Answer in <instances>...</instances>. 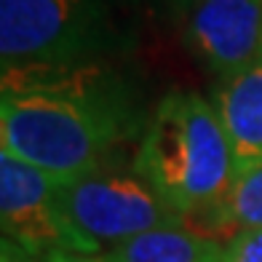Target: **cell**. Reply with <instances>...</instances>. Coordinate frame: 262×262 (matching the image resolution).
I'll list each match as a JSON object with an SVG mask.
<instances>
[{
  "label": "cell",
  "instance_id": "277c9868",
  "mask_svg": "<svg viewBox=\"0 0 262 262\" xmlns=\"http://www.w3.org/2000/svg\"><path fill=\"white\" fill-rule=\"evenodd\" d=\"M59 198L70 222L107 249L150 230L187 225L182 214H177L134 169V163L128 166L123 158L59 182Z\"/></svg>",
  "mask_w": 262,
  "mask_h": 262
},
{
  "label": "cell",
  "instance_id": "6da1fadb",
  "mask_svg": "<svg viewBox=\"0 0 262 262\" xmlns=\"http://www.w3.org/2000/svg\"><path fill=\"white\" fill-rule=\"evenodd\" d=\"M113 64L16 78L0 94L3 150L54 180H75L121 158L147 118L128 80Z\"/></svg>",
  "mask_w": 262,
  "mask_h": 262
},
{
  "label": "cell",
  "instance_id": "7a4b0ae2",
  "mask_svg": "<svg viewBox=\"0 0 262 262\" xmlns=\"http://www.w3.org/2000/svg\"><path fill=\"white\" fill-rule=\"evenodd\" d=\"M137 38V0H0L3 83L121 62Z\"/></svg>",
  "mask_w": 262,
  "mask_h": 262
},
{
  "label": "cell",
  "instance_id": "ba28073f",
  "mask_svg": "<svg viewBox=\"0 0 262 262\" xmlns=\"http://www.w3.org/2000/svg\"><path fill=\"white\" fill-rule=\"evenodd\" d=\"M104 254L107 262H225V244L182 225L142 233Z\"/></svg>",
  "mask_w": 262,
  "mask_h": 262
},
{
  "label": "cell",
  "instance_id": "52a82bcc",
  "mask_svg": "<svg viewBox=\"0 0 262 262\" xmlns=\"http://www.w3.org/2000/svg\"><path fill=\"white\" fill-rule=\"evenodd\" d=\"M209 102L228 134L235 174L262 166V56L217 78Z\"/></svg>",
  "mask_w": 262,
  "mask_h": 262
},
{
  "label": "cell",
  "instance_id": "9c48e42d",
  "mask_svg": "<svg viewBox=\"0 0 262 262\" xmlns=\"http://www.w3.org/2000/svg\"><path fill=\"white\" fill-rule=\"evenodd\" d=\"M201 225L209 230H228L230 238L235 233L262 230V166L235 174L228 193L201 220Z\"/></svg>",
  "mask_w": 262,
  "mask_h": 262
},
{
  "label": "cell",
  "instance_id": "8fae6325",
  "mask_svg": "<svg viewBox=\"0 0 262 262\" xmlns=\"http://www.w3.org/2000/svg\"><path fill=\"white\" fill-rule=\"evenodd\" d=\"M156 3L163 6L171 16L185 19V16H187V11H190V6H193V0H156Z\"/></svg>",
  "mask_w": 262,
  "mask_h": 262
},
{
  "label": "cell",
  "instance_id": "5b68a950",
  "mask_svg": "<svg viewBox=\"0 0 262 262\" xmlns=\"http://www.w3.org/2000/svg\"><path fill=\"white\" fill-rule=\"evenodd\" d=\"M0 228L3 241L38 262L62 254H102V246L64 214L59 180L6 150H0Z\"/></svg>",
  "mask_w": 262,
  "mask_h": 262
},
{
  "label": "cell",
  "instance_id": "3957f363",
  "mask_svg": "<svg viewBox=\"0 0 262 262\" xmlns=\"http://www.w3.org/2000/svg\"><path fill=\"white\" fill-rule=\"evenodd\" d=\"M134 169L177 214L204 220L235 177L228 134L209 99L169 91L147 115Z\"/></svg>",
  "mask_w": 262,
  "mask_h": 262
},
{
  "label": "cell",
  "instance_id": "4fadbf2b",
  "mask_svg": "<svg viewBox=\"0 0 262 262\" xmlns=\"http://www.w3.org/2000/svg\"><path fill=\"white\" fill-rule=\"evenodd\" d=\"M49 262H107V254H62Z\"/></svg>",
  "mask_w": 262,
  "mask_h": 262
},
{
  "label": "cell",
  "instance_id": "8992f818",
  "mask_svg": "<svg viewBox=\"0 0 262 262\" xmlns=\"http://www.w3.org/2000/svg\"><path fill=\"white\" fill-rule=\"evenodd\" d=\"M182 25L187 49L214 78L262 56V0H193Z\"/></svg>",
  "mask_w": 262,
  "mask_h": 262
},
{
  "label": "cell",
  "instance_id": "30bf717a",
  "mask_svg": "<svg viewBox=\"0 0 262 262\" xmlns=\"http://www.w3.org/2000/svg\"><path fill=\"white\" fill-rule=\"evenodd\" d=\"M225 262H262V230L235 233L225 244Z\"/></svg>",
  "mask_w": 262,
  "mask_h": 262
},
{
  "label": "cell",
  "instance_id": "7c38bea8",
  "mask_svg": "<svg viewBox=\"0 0 262 262\" xmlns=\"http://www.w3.org/2000/svg\"><path fill=\"white\" fill-rule=\"evenodd\" d=\"M0 262H38V259H32L30 254L21 252V249H16L14 244L3 241V259H0Z\"/></svg>",
  "mask_w": 262,
  "mask_h": 262
}]
</instances>
